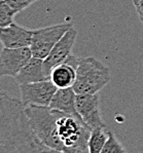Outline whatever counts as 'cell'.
<instances>
[{"label":"cell","instance_id":"cell-10","mask_svg":"<svg viewBox=\"0 0 143 153\" xmlns=\"http://www.w3.org/2000/svg\"><path fill=\"white\" fill-rule=\"evenodd\" d=\"M33 30L23 28L13 23V25L0 29V40L5 48H30Z\"/></svg>","mask_w":143,"mask_h":153},{"label":"cell","instance_id":"cell-20","mask_svg":"<svg viewBox=\"0 0 143 153\" xmlns=\"http://www.w3.org/2000/svg\"><path fill=\"white\" fill-rule=\"evenodd\" d=\"M125 153H126V152H125Z\"/></svg>","mask_w":143,"mask_h":153},{"label":"cell","instance_id":"cell-19","mask_svg":"<svg viewBox=\"0 0 143 153\" xmlns=\"http://www.w3.org/2000/svg\"><path fill=\"white\" fill-rule=\"evenodd\" d=\"M44 153H63V152H60V151H57V150H54V149H51V148L45 147Z\"/></svg>","mask_w":143,"mask_h":153},{"label":"cell","instance_id":"cell-1","mask_svg":"<svg viewBox=\"0 0 143 153\" xmlns=\"http://www.w3.org/2000/svg\"><path fill=\"white\" fill-rule=\"evenodd\" d=\"M45 147L30 126L22 101L1 93L0 153H44Z\"/></svg>","mask_w":143,"mask_h":153},{"label":"cell","instance_id":"cell-15","mask_svg":"<svg viewBox=\"0 0 143 153\" xmlns=\"http://www.w3.org/2000/svg\"><path fill=\"white\" fill-rule=\"evenodd\" d=\"M16 15L17 13L8 5L6 0L0 1V27L5 28L13 25Z\"/></svg>","mask_w":143,"mask_h":153},{"label":"cell","instance_id":"cell-6","mask_svg":"<svg viewBox=\"0 0 143 153\" xmlns=\"http://www.w3.org/2000/svg\"><path fill=\"white\" fill-rule=\"evenodd\" d=\"M21 101L25 106H50L57 86L51 80H44L33 83L19 85Z\"/></svg>","mask_w":143,"mask_h":153},{"label":"cell","instance_id":"cell-18","mask_svg":"<svg viewBox=\"0 0 143 153\" xmlns=\"http://www.w3.org/2000/svg\"><path fill=\"white\" fill-rule=\"evenodd\" d=\"M133 3H134L138 16H139V20L143 24V0H133Z\"/></svg>","mask_w":143,"mask_h":153},{"label":"cell","instance_id":"cell-14","mask_svg":"<svg viewBox=\"0 0 143 153\" xmlns=\"http://www.w3.org/2000/svg\"><path fill=\"white\" fill-rule=\"evenodd\" d=\"M108 138V131H105V128H98L91 131L88 142L89 153H101L105 143Z\"/></svg>","mask_w":143,"mask_h":153},{"label":"cell","instance_id":"cell-9","mask_svg":"<svg viewBox=\"0 0 143 153\" xmlns=\"http://www.w3.org/2000/svg\"><path fill=\"white\" fill-rule=\"evenodd\" d=\"M76 36L77 31L72 27L60 39V41L56 44L55 48L51 49L50 55L43 60L44 71L48 77L51 76V72L53 71L54 68L64 63L68 59V56L71 55V51L75 42Z\"/></svg>","mask_w":143,"mask_h":153},{"label":"cell","instance_id":"cell-8","mask_svg":"<svg viewBox=\"0 0 143 153\" xmlns=\"http://www.w3.org/2000/svg\"><path fill=\"white\" fill-rule=\"evenodd\" d=\"M32 56L30 48H3L0 55V75L2 77L9 76L15 78Z\"/></svg>","mask_w":143,"mask_h":153},{"label":"cell","instance_id":"cell-13","mask_svg":"<svg viewBox=\"0 0 143 153\" xmlns=\"http://www.w3.org/2000/svg\"><path fill=\"white\" fill-rule=\"evenodd\" d=\"M15 80L19 85L50 80V77L44 71L43 60L32 56L31 60L24 66V68L15 77Z\"/></svg>","mask_w":143,"mask_h":153},{"label":"cell","instance_id":"cell-4","mask_svg":"<svg viewBox=\"0 0 143 153\" xmlns=\"http://www.w3.org/2000/svg\"><path fill=\"white\" fill-rule=\"evenodd\" d=\"M57 123L58 134L65 147V153H83L86 151L92 131L80 118L59 112Z\"/></svg>","mask_w":143,"mask_h":153},{"label":"cell","instance_id":"cell-5","mask_svg":"<svg viewBox=\"0 0 143 153\" xmlns=\"http://www.w3.org/2000/svg\"><path fill=\"white\" fill-rule=\"evenodd\" d=\"M72 27V23H63L33 30V36L30 45L32 56L34 58L44 60L60 39Z\"/></svg>","mask_w":143,"mask_h":153},{"label":"cell","instance_id":"cell-11","mask_svg":"<svg viewBox=\"0 0 143 153\" xmlns=\"http://www.w3.org/2000/svg\"><path fill=\"white\" fill-rule=\"evenodd\" d=\"M79 59L70 55L64 63L54 68L51 72L50 80L57 86V88H73L76 80V69Z\"/></svg>","mask_w":143,"mask_h":153},{"label":"cell","instance_id":"cell-12","mask_svg":"<svg viewBox=\"0 0 143 153\" xmlns=\"http://www.w3.org/2000/svg\"><path fill=\"white\" fill-rule=\"evenodd\" d=\"M48 107L64 114L80 118L76 109V93L72 88H58Z\"/></svg>","mask_w":143,"mask_h":153},{"label":"cell","instance_id":"cell-2","mask_svg":"<svg viewBox=\"0 0 143 153\" xmlns=\"http://www.w3.org/2000/svg\"><path fill=\"white\" fill-rule=\"evenodd\" d=\"M25 113L38 140L51 149L65 153L58 134V111L48 106H25Z\"/></svg>","mask_w":143,"mask_h":153},{"label":"cell","instance_id":"cell-3","mask_svg":"<svg viewBox=\"0 0 143 153\" xmlns=\"http://www.w3.org/2000/svg\"><path fill=\"white\" fill-rule=\"evenodd\" d=\"M110 80V70L102 62L93 56L78 60L76 80L73 88L76 95L98 94Z\"/></svg>","mask_w":143,"mask_h":153},{"label":"cell","instance_id":"cell-7","mask_svg":"<svg viewBox=\"0 0 143 153\" xmlns=\"http://www.w3.org/2000/svg\"><path fill=\"white\" fill-rule=\"evenodd\" d=\"M76 109L83 123L91 131L98 128H106L101 117L100 98L95 95H76Z\"/></svg>","mask_w":143,"mask_h":153},{"label":"cell","instance_id":"cell-16","mask_svg":"<svg viewBox=\"0 0 143 153\" xmlns=\"http://www.w3.org/2000/svg\"><path fill=\"white\" fill-rule=\"evenodd\" d=\"M125 148L112 131H108V138L101 153H125Z\"/></svg>","mask_w":143,"mask_h":153},{"label":"cell","instance_id":"cell-17","mask_svg":"<svg viewBox=\"0 0 143 153\" xmlns=\"http://www.w3.org/2000/svg\"><path fill=\"white\" fill-rule=\"evenodd\" d=\"M37 0H6L8 5L17 13L28 8L31 4H33Z\"/></svg>","mask_w":143,"mask_h":153}]
</instances>
